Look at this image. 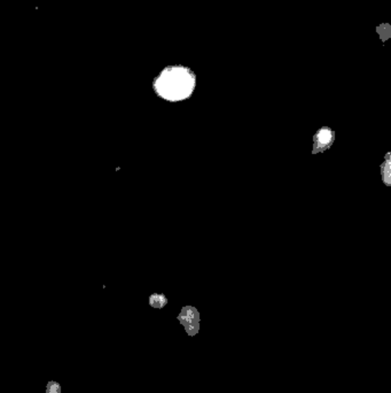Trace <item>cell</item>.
Segmentation results:
<instances>
[{
    "mask_svg": "<svg viewBox=\"0 0 391 393\" xmlns=\"http://www.w3.org/2000/svg\"><path fill=\"white\" fill-rule=\"evenodd\" d=\"M335 133L333 130H330L329 128H321L320 130L315 133L313 138V153H319V152L326 151L327 148H329L331 144L334 142Z\"/></svg>",
    "mask_w": 391,
    "mask_h": 393,
    "instance_id": "2",
    "label": "cell"
},
{
    "mask_svg": "<svg viewBox=\"0 0 391 393\" xmlns=\"http://www.w3.org/2000/svg\"><path fill=\"white\" fill-rule=\"evenodd\" d=\"M47 393H60V387H59V384L51 383L48 385Z\"/></svg>",
    "mask_w": 391,
    "mask_h": 393,
    "instance_id": "6",
    "label": "cell"
},
{
    "mask_svg": "<svg viewBox=\"0 0 391 393\" xmlns=\"http://www.w3.org/2000/svg\"><path fill=\"white\" fill-rule=\"evenodd\" d=\"M390 153L386 154V161L385 164L381 166V173L383 176V181H385V184L387 187H390L391 182H390Z\"/></svg>",
    "mask_w": 391,
    "mask_h": 393,
    "instance_id": "4",
    "label": "cell"
},
{
    "mask_svg": "<svg viewBox=\"0 0 391 393\" xmlns=\"http://www.w3.org/2000/svg\"><path fill=\"white\" fill-rule=\"evenodd\" d=\"M195 83V75L188 68L167 67L155 80L154 89L161 98L169 101H179L193 94Z\"/></svg>",
    "mask_w": 391,
    "mask_h": 393,
    "instance_id": "1",
    "label": "cell"
},
{
    "mask_svg": "<svg viewBox=\"0 0 391 393\" xmlns=\"http://www.w3.org/2000/svg\"><path fill=\"white\" fill-rule=\"evenodd\" d=\"M166 303V299L164 295H154L151 296V305L154 307H157V308H161Z\"/></svg>",
    "mask_w": 391,
    "mask_h": 393,
    "instance_id": "5",
    "label": "cell"
},
{
    "mask_svg": "<svg viewBox=\"0 0 391 393\" xmlns=\"http://www.w3.org/2000/svg\"><path fill=\"white\" fill-rule=\"evenodd\" d=\"M179 320L191 335H194L199 329V314L193 307H185L179 315Z\"/></svg>",
    "mask_w": 391,
    "mask_h": 393,
    "instance_id": "3",
    "label": "cell"
}]
</instances>
